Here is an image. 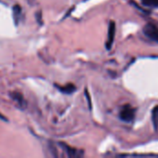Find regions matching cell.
I'll return each mask as SVG.
<instances>
[{
    "mask_svg": "<svg viewBox=\"0 0 158 158\" xmlns=\"http://www.w3.org/2000/svg\"><path fill=\"white\" fill-rule=\"evenodd\" d=\"M115 35H116V23L114 21H110L108 25V32H107V40L106 43V48L107 50H110L114 40H115Z\"/></svg>",
    "mask_w": 158,
    "mask_h": 158,
    "instance_id": "obj_3",
    "label": "cell"
},
{
    "mask_svg": "<svg viewBox=\"0 0 158 158\" xmlns=\"http://www.w3.org/2000/svg\"><path fill=\"white\" fill-rule=\"evenodd\" d=\"M119 118L124 122H131L135 118V109L131 105H125L122 106L119 112Z\"/></svg>",
    "mask_w": 158,
    "mask_h": 158,
    "instance_id": "obj_1",
    "label": "cell"
},
{
    "mask_svg": "<svg viewBox=\"0 0 158 158\" xmlns=\"http://www.w3.org/2000/svg\"><path fill=\"white\" fill-rule=\"evenodd\" d=\"M143 32L149 39L158 43V28L155 24L147 23L143 28Z\"/></svg>",
    "mask_w": 158,
    "mask_h": 158,
    "instance_id": "obj_2",
    "label": "cell"
},
{
    "mask_svg": "<svg viewBox=\"0 0 158 158\" xmlns=\"http://www.w3.org/2000/svg\"><path fill=\"white\" fill-rule=\"evenodd\" d=\"M152 120H153V124L155 127V130H158V106H156L153 110V114H152Z\"/></svg>",
    "mask_w": 158,
    "mask_h": 158,
    "instance_id": "obj_6",
    "label": "cell"
},
{
    "mask_svg": "<svg viewBox=\"0 0 158 158\" xmlns=\"http://www.w3.org/2000/svg\"><path fill=\"white\" fill-rule=\"evenodd\" d=\"M60 146L62 147V149L67 153V155L69 156V157H77V156H80L82 153L79 154L80 151H77L76 149L69 146L68 144L64 143H60Z\"/></svg>",
    "mask_w": 158,
    "mask_h": 158,
    "instance_id": "obj_4",
    "label": "cell"
},
{
    "mask_svg": "<svg viewBox=\"0 0 158 158\" xmlns=\"http://www.w3.org/2000/svg\"><path fill=\"white\" fill-rule=\"evenodd\" d=\"M56 86L57 87V89L59 91H61L63 94H73L76 91V86L72 83H69V84H66L64 86H58V85H56Z\"/></svg>",
    "mask_w": 158,
    "mask_h": 158,
    "instance_id": "obj_5",
    "label": "cell"
},
{
    "mask_svg": "<svg viewBox=\"0 0 158 158\" xmlns=\"http://www.w3.org/2000/svg\"><path fill=\"white\" fill-rule=\"evenodd\" d=\"M85 96L87 98V101H88V105H89V108L92 109V102H91V97H90V94L88 93V90L85 89Z\"/></svg>",
    "mask_w": 158,
    "mask_h": 158,
    "instance_id": "obj_10",
    "label": "cell"
},
{
    "mask_svg": "<svg viewBox=\"0 0 158 158\" xmlns=\"http://www.w3.org/2000/svg\"><path fill=\"white\" fill-rule=\"evenodd\" d=\"M11 97H12L14 100H16V101H18V102H19V103H22V101H23L22 95H21L20 94H18V93H13V94H11Z\"/></svg>",
    "mask_w": 158,
    "mask_h": 158,
    "instance_id": "obj_8",
    "label": "cell"
},
{
    "mask_svg": "<svg viewBox=\"0 0 158 158\" xmlns=\"http://www.w3.org/2000/svg\"><path fill=\"white\" fill-rule=\"evenodd\" d=\"M13 9H14V19H19V15L20 14V6H19V5H16V6H14V7H13Z\"/></svg>",
    "mask_w": 158,
    "mask_h": 158,
    "instance_id": "obj_9",
    "label": "cell"
},
{
    "mask_svg": "<svg viewBox=\"0 0 158 158\" xmlns=\"http://www.w3.org/2000/svg\"><path fill=\"white\" fill-rule=\"evenodd\" d=\"M143 4L148 6L158 7V0H142Z\"/></svg>",
    "mask_w": 158,
    "mask_h": 158,
    "instance_id": "obj_7",
    "label": "cell"
}]
</instances>
